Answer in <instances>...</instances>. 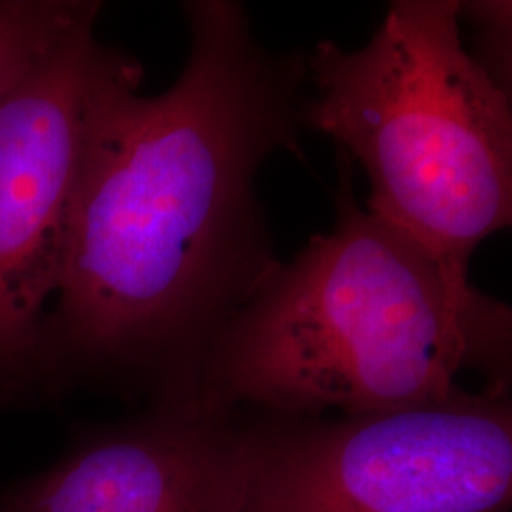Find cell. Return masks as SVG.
<instances>
[{
	"instance_id": "277c9868",
	"label": "cell",
	"mask_w": 512,
	"mask_h": 512,
	"mask_svg": "<svg viewBox=\"0 0 512 512\" xmlns=\"http://www.w3.org/2000/svg\"><path fill=\"white\" fill-rule=\"evenodd\" d=\"M82 19L0 99V408L55 399L44 323L103 118L145 69Z\"/></svg>"
},
{
	"instance_id": "7a4b0ae2",
	"label": "cell",
	"mask_w": 512,
	"mask_h": 512,
	"mask_svg": "<svg viewBox=\"0 0 512 512\" xmlns=\"http://www.w3.org/2000/svg\"><path fill=\"white\" fill-rule=\"evenodd\" d=\"M336 220L281 262L209 349L207 410L342 416L440 403L478 372L511 389L512 311L365 209L338 148Z\"/></svg>"
},
{
	"instance_id": "3957f363",
	"label": "cell",
	"mask_w": 512,
	"mask_h": 512,
	"mask_svg": "<svg viewBox=\"0 0 512 512\" xmlns=\"http://www.w3.org/2000/svg\"><path fill=\"white\" fill-rule=\"evenodd\" d=\"M461 18L458 0H397L365 46L317 42L304 126L365 169L370 213L469 270L511 224L512 109Z\"/></svg>"
},
{
	"instance_id": "6da1fadb",
	"label": "cell",
	"mask_w": 512,
	"mask_h": 512,
	"mask_svg": "<svg viewBox=\"0 0 512 512\" xmlns=\"http://www.w3.org/2000/svg\"><path fill=\"white\" fill-rule=\"evenodd\" d=\"M183 12L175 84L118 93L93 145L44 323L57 397L93 385L196 403L213 342L281 264L255 183L298 150L306 55L266 48L241 2Z\"/></svg>"
},
{
	"instance_id": "5b68a950",
	"label": "cell",
	"mask_w": 512,
	"mask_h": 512,
	"mask_svg": "<svg viewBox=\"0 0 512 512\" xmlns=\"http://www.w3.org/2000/svg\"><path fill=\"white\" fill-rule=\"evenodd\" d=\"M247 425L243 512L511 509V389L338 420L251 412Z\"/></svg>"
},
{
	"instance_id": "52a82bcc",
	"label": "cell",
	"mask_w": 512,
	"mask_h": 512,
	"mask_svg": "<svg viewBox=\"0 0 512 512\" xmlns=\"http://www.w3.org/2000/svg\"><path fill=\"white\" fill-rule=\"evenodd\" d=\"M95 0H0V99L69 31L95 12Z\"/></svg>"
},
{
	"instance_id": "8992f818",
	"label": "cell",
	"mask_w": 512,
	"mask_h": 512,
	"mask_svg": "<svg viewBox=\"0 0 512 512\" xmlns=\"http://www.w3.org/2000/svg\"><path fill=\"white\" fill-rule=\"evenodd\" d=\"M249 476L245 410L148 404L78 431L50 467L0 490V512H243Z\"/></svg>"
}]
</instances>
